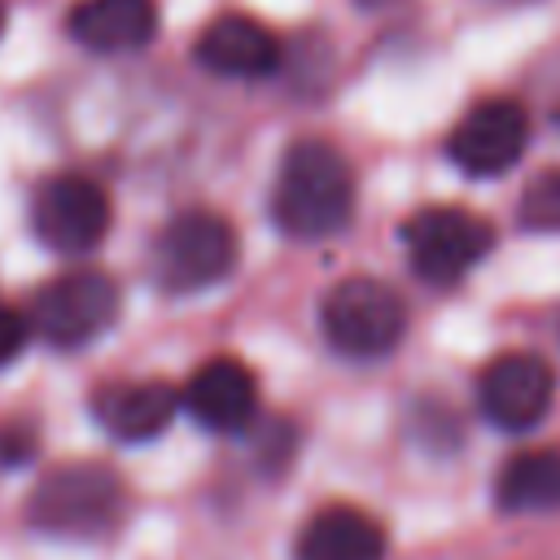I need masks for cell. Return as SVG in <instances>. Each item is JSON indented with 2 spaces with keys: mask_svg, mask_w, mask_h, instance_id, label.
<instances>
[{
  "mask_svg": "<svg viewBox=\"0 0 560 560\" xmlns=\"http://www.w3.org/2000/svg\"><path fill=\"white\" fill-rule=\"evenodd\" d=\"M354 210V171L328 140H293L271 188V219L298 241H319L346 228Z\"/></svg>",
  "mask_w": 560,
  "mask_h": 560,
  "instance_id": "1",
  "label": "cell"
},
{
  "mask_svg": "<svg viewBox=\"0 0 560 560\" xmlns=\"http://www.w3.org/2000/svg\"><path fill=\"white\" fill-rule=\"evenodd\" d=\"M319 324L332 350L350 359H381L389 354L407 332V306L402 298L372 276H346L324 293Z\"/></svg>",
  "mask_w": 560,
  "mask_h": 560,
  "instance_id": "2",
  "label": "cell"
},
{
  "mask_svg": "<svg viewBox=\"0 0 560 560\" xmlns=\"http://www.w3.org/2000/svg\"><path fill=\"white\" fill-rule=\"evenodd\" d=\"M118 512H122V481L105 464H61L35 486L26 503L31 525L66 538L105 534L118 521Z\"/></svg>",
  "mask_w": 560,
  "mask_h": 560,
  "instance_id": "3",
  "label": "cell"
},
{
  "mask_svg": "<svg viewBox=\"0 0 560 560\" xmlns=\"http://www.w3.org/2000/svg\"><path fill=\"white\" fill-rule=\"evenodd\" d=\"M232 267H236V228L214 210H184L153 241V271L171 293L210 289Z\"/></svg>",
  "mask_w": 560,
  "mask_h": 560,
  "instance_id": "4",
  "label": "cell"
},
{
  "mask_svg": "<svg viewBox=\"0 0 560 560\" xmlns=\"http://www.w3.org/2000/svg\"><path fill=\"white\" fill-rule=\"evenodd\" d=\"M402 245L411 271L429 284H455L472 262H481L494 245V228L464 206H429L407 219Z\"/></svg>",
  "mask_w": 560,
  "mask_h": 560,
  "instance_id": "5",
  "label": "cell"
},
{
  "mask_svg": "<svg viewBox=\"0 0 560 560\" xmlns=\"http://www.w3.org/2000/svg\"><path fill=\"white\" fill-rule=\"evenodd\" d=\"M114 315H118V289L105 271H66L48 280L26 311L31 328L57 350L96 341L114 324Z\"/></svg>",
  "mask_w": 560,
  "mask_h": 560,
  "instance_id": "6",
  "label": "cell"
},
{
  "mask_svg": "<svg viewBox=\"0 0 560 560\" xmlns=\"http://www.w3.org/2000/svg\"><path fill=\"white\" fill-rule=\"evenodd\" d=\"M525 140H529L525 105L512 101V96H490L455 122V131L446 140V153L459 171H468L477 179H490V175H503L508 166H516V158L525 153Z\"/></svg>",
  "mask_w": 560,
  "mask_h": 560,
  "instance_id": "7",
  "label": "cell"
},
{
  "mask_svg": "<svg viewBox=\"0 0 560 560\" xmlns=\"http://www.w3.org/2000/svg\"><path fill=\"white\" fill-rule=\"evenodd\" d=\"M35 232L57 254H88L109 232V197L88 175H57L35 192Z\"/></svg>",
  "mask_w": 560,
  "mask_h": 560,
  "instance_id": "8",
  "label": "cell"
},
{
  "mask_svg": "<svg viewBox=\"0 0 560 560\" xmlns=\"http://www.w3.org/2000/svg\"><path fill=\"white\" fill-rule=\"evenodd\" d=\"M551 394H556L551 368H547V359H538L529 350L499 354L477 376V407H481V416L494 429H508V433L534 429L547 416Z\"/></svg>",
  "mask_w": 560,
  "mask_h": 560,
  "instance_id": "9",
  "label": "cell"
},
{
  "mask_svg": "<svg viewBox=\"0 0 560 560\" xmlns=\"http://www.w3.org/2000/svg\"><path fill=\"white\" fill-rule=\"evenodd\" d=\"M179 402L192 411L197 424H206L214 433H236L258 411V381H254V372L241 359L219 354V359H206L188 376Z\"/></svg>",
  "mask_w": 560,
  "mask_h": 560,
  "instance_id": "10",
  "label": "cell"
},
{
  "mask_svg": "<svg viewBox=\"0 0 560 560\" xmlns=\"http://www.w3.org/2000/svg\"><path fill=\"white\" fill-rule=\"evenodd\" d=\"M197 61L223 79H262L280 66V39L249 13H223L201 31Z\"/></svg>",
  "mask_w": 560,
  "mask_h": 560,
  "instance_id": "11",
  "label": "cell"
},
{
  "mask_svg": "<svg viewBox=\"0 0 560 560\" xmlns=\"http://www.w3.org/2000/svg\"><path fill=\"white\" fill-rule=\"evenodd\" d=\"M179 407V394L166 381H114L92 398L101 429L118 442H149L158 438Z\"/></svg>",
  "mask_w": 560,
  "mask_h": 560,
  "instance_id": "12",
  "label": "cell"
},
{
  "mask_svg": "<svg viewBox=\"0 0 560 560\" xmlns=\"http://www.w3.org/2000/svg\"><path fill=\"white\" fill-rule=\"evenodd\" d=\"M298 560H385V525L350 503L319 508L293 547Z\"/></svg>",
  "mask_w": 560,
  "mask_h": 560,
  "instance_id": "13",
  "label": "cell"
},
{
  "mask_svg": "<svg viewBox=\"0 0 560 560\" xmlns=\"http://www.w3.org/2000/svg\"><path fill=\"white\" fill-rule=\"evenodd\" d=\"M158 31L153 0H79L70 13V35L96 52L144 48Z\"/></svg>",
  "mask_w": 560,
  "mask_h": 560,
  "instance_id": "14",
  "label": "cell"
},
{
  "mask_svg": "<svg viewBox=\"0 0 560 560\" xmlns=\"http://www.w3.org/2000/svg\"><path fill=\"white\" fill-rule=\"evenodd\" d=\"M494 499L503 512H560V442L512 455L499 468Z\"/></svg>",
  "mask_w": 560,
  "mask_h": 560,
  "instance_id": "15",
  "label": "cell"
},
{
  "mask_svg": "<svg viewBox=\"0 0 560 560\" xmlns=\"http://www.w3.org/2000/svg\"><path fill=\"white\" fill-rule=\"evenodd\" d=\"M521 223L534 232H560V166L529 179L521 197Z\"/></svg>",
  "mask_w": 560,
  "mask_h": 560,
  "instance_id": "16",
  "label": "cell"
},
{
  "mask_svg": "<svg viewBox=\"0 0 560 560\" xmlns=\"http://www.w3.org/2000/svg\"><path fill=\"white\" fill-rule=\"evenodd\" d=\"M26 337H31V319H26V311L0 302V363L18 359L22 346H26Z\"/></svg>",
  "mask_w": 560,
  "mask_h": 560,
  "instance_id": "17",
  "label": "cell"
},
{
  "mask_svg": "<svg viewBox=\"0 0 560 560\" xmlns=\"http://www.w3.org/2000/svg\"><path fill=\"white\" fill-rule=\"evenodd\" d=\"M359 4H389V0H359Z\"/></svg>",
  "mask_w": 560,
  "mask_h": 560,
  "instance_id": "18",
  "label": "cell"
},
{
  "mask_svg": "<svg viewBox=\"0 0 560 560\" xmlns=\"http://www.w3.org/2000/svg\"><path fill=\"white\" fill-rule=\"evenodd\" d=\"M0 26H4V9H0Z\"/></svg>",
  "mask_w": 560,
  "mask_h": 560,
  "instance_id": "19",
  "label": "cell"
}]
</instances>
